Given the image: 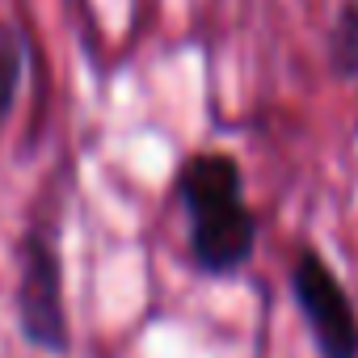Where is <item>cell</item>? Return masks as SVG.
<instances>
[{
  "label": "cell",
  "mask_w": 358,
  "mask_h": 358,
  "mask_svg": "<svg viewBox=\"0 0 358 358\" xmlns=\"http://www.w3.org/2000/svg\"><path fill=\"white\" fill-rule=\"evenodd\" d=\"M22 72H26V43L9 22H0V122L9 118V110L17 101Z\"/></svg>",
  "instance_id": "obj_5"
},
{
  "label": "cell",
  "mask_w": 358,
  "mask_h": 358,
  "mask_svg": "<svg viewBox=\"0 0 358 358\" xmlns=\"http://www.w3.org/2000/svg\"><path fill=\"white\" fill-rule=\"evenodd\" d=\"M329 68L337 80H358V5H345L329 30Z\"/></svg>",
  "instance_id": "obj_4"
},
{
  "label": "cell",
  "mask_w": 358,
  "mask_h": 358,
  "mask_svg": "<svg viewBox=\"0 0 358 358\" xmlns=\"http://www.w3.org/2000/svg\"><path fill=\"white\" fill-rule=\"evenodd\" d=\"M17 324L34 350L68 354L72 345L68 308H64V266L47 232L22 236L17 249Z\"/></svg>",
  "instance_id": "obj_3"
},
{
  "label": "cell",
  "mask_w": 358,
  "mask_h": 358,
  "mask_svg": "<svg viewBox=\"0 0 358 358\" xmlns=\"http://www.w3.org/2000/svg\"><path fill=\"white\" fill-rule=\"evenodd\" d=\"M177 203L190 224V262L203 278H236L257 253V215L228 152H199L177 169Z\"/></svg>",
  "instance_id": "obj_1"
},
{
  "label": "cell",
  "mask_w": 358,
  "mask_h": 358,
  "mask_svg": "<svg viewBox=\"0 0 358 358\" xmlns=\"http://www.w3.org/2000/svg\"><path fill=\"white\" fill-rule=\"evenodd\" d=\"M287 282H291L295 312L308 324L316 354L320 358H358V308H354L350 291L341 287V278L333 274V266L316 249L303 245L287 270Z\"/></svg>",
  "instance_id": "obj_2"
}]
</instances>
